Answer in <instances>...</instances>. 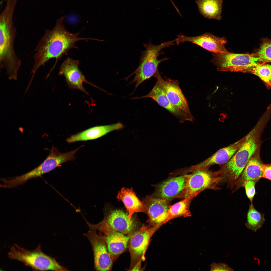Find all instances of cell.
Wrapping results in <instances>:
<instances>
[{
  "label": "cell",
  "mask_w": 271,
  "mask_h": 271,
  "mask_svg": "<svg viewBox=\"0 0 271 271\" xmlns=\"http://www.w3.org/2000/svg\"><path fill=\"white\" fill-rule=\"evenodd\" d=\"M124 126L123 124L120 122L94 126L72 135L66 139V141L68 143H71L77 142L95 140L111 131L121 129Z\"/></svg>",
  "instance_id": "obj_20"
},
{
  "label": "cell",
  "mask_w": 271,
  "mask_h": 271,
  "mask_svg": "<svg viewBox=\"0 0 271 271\" xmlns=\"http://www.w3.org/2000/svg\"><path fill=\"white\" fill-rule=\"evenodd\" d=\"M255 53L262 62H271V40L267 38L263 39Z\"/></svg>",
  "instance_id": "obj_27"
},
{
  "label": "cell",
  "mask_w": 271,
  "mask_h": 271,
  "mask_svg": "<svg viewBox=\"0 0 271 271\" xmlns=\"http://www.w3.org/2000/svg\"><path fill=\"white\" fill-rule=\"evenodd\" d=\"M160 227L143 224L132 234L128 245L131 258L129 269L140 261L145 260V254L151 238Z\"/></svg>",
  "instance_id": "obj_9"
},
{
  "label": "cell",
  "mask_w": 271,
  "mask_h": 271,
  "mask_svg": "<svg viewBox=\"0 0 271 271\" xmlns=\"http://www.w3.org/2000/svg\"><path fill=\"white\" fill-rule=\"evenodd\" d=\"M223 0H196L199 11L204 17L209 19L220 20Z\"/></svg>",
  "instance_id": "obj_23"
},
{
  "label": "cell",
  "mask_w": 271,
  "mask_h": 271,
  "mask_svg": "<svg viewBox=\"0 0 271 271\" xmlns=\"http://www.w3.org/2000/svg\"><path fill=\"white\" fill-rule=\"evenodd\" d=\"M105 217L100 222L94 225L106 227L125 235L132 234L136 231L137 223L132 217L129 218L128 212L120 209L106 210Z\"/></svg>",
  "instance_id": "obj_10"
},
{
  "label": "cell",
  "mask_w": 271,
  "mask_h": 271,
  "mask_svg": "<svg viewBox=\"0 0 271 271\" xmlns=\"http://www.w3.org/2000/svg\"><path fill=\"white\" fill-rule=\"evenodd\" d=\"M190 174H184L167 179L155 186L152 196L170 200L175 198L185 187Z\"/></svg>",
  "instance_id": "obj_17"
},
{
  "label": "cell",
  "mask_w": 271,
  "mask_h": 271,
  "mask_svg": "<svg viewBox=\"0 0 271 271\" xmlns=\"http://www.w3.org/2000/svg\"><path fill=\"white\" fill-rule=\"evenodd\" d=\"M8 257L22 262L34 270H68L54 258L43 252L40 244L33 250H29L14 244L8 252Z\"/></svg>",
  "instance_id": "obj_6"
},
{
  "label": "cell",
  "mask_w": 271,
  "mask_h": 271,
  "mask_svg": "<svg viewBox=\"0 0 271 271\" xmlns=\"http://www.w3.org/2000/svg\"><path fill=\"white\" fill-rule=\"evenodd\" d=\"M177 45L186 42L192 43L214 53H229L225 47L227 41L224 37H219L209 33L198 36L190 37L182 34L177 35L175 39Z\"/></svg>",
  "instance_id": "obj_12"
},
{
  "label": "cell",
  "mask_w": 271,
  "mask_h": 271,
  "mask_svg": "<svg viewBox=\"0 0 271 271\" xmlns=\"http://www.w3.org/2000/svg\"><path fill=\"white\" fill-rule=\"evenodd\" d=\"M117 198L124 204L130 218L135 213H145L146 208L144 202L140 200L132 188H122L119 191Z\"/></svg>",
  "instance_id": "obj_22"
},
{
  "label": "cell",
  "mask_w": 271,
  "mask_h": 271,
  "mask_svg": "<svg viewBox=\"0 0 271 271\" xmlns=\"http://www.w3.org/2000/svg\"><path fill=\"white\" fill-rule=\"evenodd\" d=\"M248 73L258 77L265 83L267 87H271V65L265 63H258L252 67Z\"/></svg>",
  "instance_id": "obj_26"
},
{
  "label": "cell",
  "mask_w": 271,
  "mask_h": 271,
  "mask_svg": "<svg viewBox=\"0 0 271 271\" xmlns=\"http://www.w3.org/2000/svg\"><path fill=\"white\" fill-rule=\"evenodd\" d=\"M192 173L185 187L175 198L183 199L191 195L197 196L207 189L217 190L221 189L217 185L222 179L217 171L213 172L207 169Z\"/></svg>",
  "instance_id": "obj_8"
},
{
  "label": "cell",
  "mask_w": 271,
  "mask_h": 271,
  "mask_svg": "<svg viewBox=\"0 0 271 271\" xmlns=\"http://www.w3.org/2000/svg\"><path fill=\"white\" fill-rule=\"evenodd\" d=\"M142 261L141 260L136 263L130 269L131 270H142L141 267V263Z\"/></svg>",
  "instance_id": "obj_31"
},
{
  "label": "cell",
  "mask_w": 271,
  "mask_h": 271,
  "mask_svg": "<svg viewBox=\"0 0 271 271\" xmlns=\"http://www.w3.org/2000/svg\"><path fill=\"white\" fill-rule=\"evenodd\" d=\"M170 200L148 196L143 199L146 213L148 218L147 222L153 226L161 227L166 223L167 213L169 209Z\"/></svg>",
  "instance_id": "obj_14"
},
{
  "label": "cell",
  "mask_w": 271,
  "mask_h": 271,
  "mask_svg": "<svg viewBox=\"0 0 271 271\" xmlns=\"http://www.w3.org/2000/svg\"><path fill=\"white\" fill-rule=\"evenodd\" d=\"M15 9L12 5H6L0 16V67L11 77L17 75L22 64L15 48L17 35L13 20Z\"/></svg>",
  "instance_id": "obj_2"
},
{
  "label": "cell",
  "mask_w": 271,
  "mask_h": 271,
  "mask_svg": "<svg viewBox=\"0 0 271 271\" xmlns=\"http://www.w3.org/2000/svg\"><path fill=\"white\" fill-rule=\"evenodd\" d=\"M97 230L103 233L107 248L113 261L126 249L132 234L126 235L106 227H100Z\"/></svg>",
  "instance_id": "obj_18"
},
{
  "label": "cell",
  "mask_w": 271,
  "mask_h": 271,
  "mask_svg": "<svg viewBox=\"0 0 271 271\" xmlns=\"http://www.w3.org/2000/svg\"><path fill=\"white\" fill-rule=\"evenodd\" d=\"M79 61L68 57L60 66L59 74L64 76L67 84L71 88L81 91L86 94L83 83L95 86L87 81L79 67Z\"/></svg>",
  "instance_id": "obj_16"
},
{
  "label": "cell",
  "mask_w": 271,
  "mask_h": 271,
  "mask_svg": "<svg viewBox=\"0 0 271 271\" xmlns=\"http://www.w3.org/2000/svg\"><path fill=\"white\" fill-rule=\"evenodd\" d=\"M256 183L253 181H248L245 183L244 186L245 188L247 196L251 202H252L255 194V185Z\"/></svg>",
  "instance_id": "obj_28"
},
{
  "label": "cell",
  "mask_w": 271,
  "mask_h": 271,
  "mask_svg": "<svg viewBox=\"0 0 271 271\" xmlns=\"http://www.w3.org/2000/svg\"><path fill=\"white\" fill-rule=\"evenodd\" d=\"M257 127L253 128L246 136L244 143L227 163L221 165L217 171L222 180L226 181L227 187L233 188L250 159L258 147Z\"/></svg>",
  "instance_id": "obj_3"
},
{
  "label": "cell",
  "mask_w": 271,
  "mask_h": 271,
  "mask_svg": "<svg viewBox=\"0 0 271 271\" xmlns=\"http://www.w3.org/2000/svg\"><path fill=\"white\" fill-rule=\"evenodd\" d=\"M211 270L214 271L231 270V268L224 264L214 263L211 266Z\"/></svg>",
  "instance_id": "obj_30"
},
{
  "label": "cell",
  "mask_w": 271,
  "mask_h": 271,
  "mask_svg": "<svg viewBox=\"0 0 271 271\" xmlns=\"http://www.w3.org/2000/svg\"><path fill=\"white\" fill-rule=\"evenodd\" d=\"M245 136L228 146L220 149L210 157L200 163L187 169L186 172L209 169L214 165H222L227 163L242 145Z\"/></svg>",
  "instance_id": "obj_15"
},
{
  "label": "cell",
  "mask_w": 271,
  "mask_h": 271,
  "mask_svg": "<svg viewBox=\"0 0 271 271\" xmlns=\"http://www.w3.org/2000/svg\"><path fill=\"white\" fill-rule=\"evenodd\" d=\"M65 17L61 16L57 19L52 29L45 30L33 50V72L35 73L50 59L55 58L57 61L66 55L71 49L78 48L75 43L78 41L90 39L98 41L96 39L79 37L81 31L73 34L67 31L63 24Z\"/></svg>",
  "instance_id": "obj_1"
},
{
  "label": "cell",
  "mask_w": 271,
  "mask_h": 271,
  "mask_svg": "<svg viewBox=\"0 0 271 271\" xmlns=\"http://www.w3.org/2000/svg\"><path fill=\"white\" fill-rule=\"evenodd\" d=\"M80 148L79 147L73 151L61 153L52 146L46 159L38 166L22 175L5 178L4 182L5 187L8 188H15L24 184L30 179L40 177L60 166L62 164L69 161H74L76 158L75 154Z\"/></svg>",
  "instance_id": "obj_5"
},
{
  "label": "cell",
  "mask_w": 271,
  "mask_h": 271,
  "mask_svg": "<svg viewBox=\"0 0 271 271\" xmlns=\"http://www.w3.org/2000/svg\"><path fill=\"white\" fill-rule=\"evenodd\" d=\"M175 40L168 41L158 45L152 44L151 41L147 44H143L145 49L141 52L140 63L136 69L125 79H127L135 74L130 83H135V90L144 81L153 77L158 70V67L162 62L168 59L165 58L159 59V56L163 49L174 44Z\"/></svg>",
  "instance_id": "obj_4"
},
{
  "label": "cell",
  "mask_w": 271,
  "mask_h": 271,
  "mask_svg": "<svg viewBox=\"0 0 271 271\" xmlns=\"http://www.w3.org/2000/svg\"><path fill=\"white\" fill-rule=\"evenodd\" d=\"M144 98L152 99L159 105L164 108L175 116L181 123L186 121L192 122L194 118L183 110L173 105L168 99L165 91L160 84L157 81L151 91L147 95L133 99Z\"/></svg>",
  "instance_id": "obj_19"
},
{
  "label": "cell",
  "mask_w": 271,
  "mask_h": 271,
  "mask_svg": "<svg viewBox=\"0 0 271 271\" xmlns=\"http://www.w3.org/2000/svg\"><path fill=\"white\" fill-rule=\"evenodd\" d=\"M264 215L257 211L251 202L247 213L246 226L248 229L256 232L261 228L265 220Z\"/></svg>",
  "instance_id": "obj_25"
},
{
  "label": "cell",
  "mask_w": 271,
  "mask_h": 271,
  "mask_svg": "<svg viewBox=\"0 0 271 271\" xmlns=\"http://www.w3.org/2000/svg\"><path fill=\"white\" fill-rule=\"evenodd\" d=\"M85 235L88 238L92 247L96 270L101 271L111 270L113 261L103 235H98L96 230L91 229Z\"/></svg>",
  "instance_id": "obj_11"
},
{
  "label": "cell",
  "mask_w": 271,
  "mask_h": 271,
  "mask_svg": "<svg viewBox=\"0 0 271 271\" xmlns=\"http://www.w3.org/2000/svg\"><path fill=\"white\" fill-rule=\"evenodd\" d=\"M153 77L162 87L171 103L175 107L193 116L187 101L179 87L178 81L170 79H163L158 70Z\"/></svg>",
  "instance_id": "obj_13"
},
{
  "label": "cell",
  "mask_w": 271,
  "mask_h": 271,
  "mask_svg": "<svg viewBox=\"0 0 271 271\" xmlns=\"http://www.w3.org/2000/svg\"><path fill=\"white\" fill-rule=\"evenodd\" d=\"M211 62L218 71L248 72L253 66L263 63L256 53H213Z\"/></svg>",
  "instance_id": "obj_7"
},
{
  "label": "cell",
  "mask_w": 271,
  "mask_h": 271,
  "mask_svg": "<svg viewBox=\"0 0 271 271\" xmlns=\"http://www.w3.org/2000/svg\"><path fill=\"white\" fill-rule=\"evenodd\" d=\"M262 165L257 158L253 156L235 183L233 192L244 187L248 181H253L256 183L262 178Z\"/></svg>",
  "instance_id": "obj_21"
},
{
  "label": "cell",
  "mask_w": 271,
  "mask_h": 271,
  "mask_svg": "<svg viewBox=\"0 0 271 271\" xmlns=\"http://www.w3.org/2000/svg\"><path fill=\"white\" fill-rule=\"evenodd\" d=\"M262 169L263 177L271 181V163L268 164H262Z\"/></svg>",
  "instance_id": "obj_29"
},
{
  "label": "cell",
  "mask_w": 271,
  "mask_h": 271,
  "mask_svg": "<svg viewBox=\"0 0 271 271\" xmlns=\"http://www.w3.org/2000/svg\"><path fill=\"white\" fill-rule=\"evenodd\" d=\"M196 196L194 195H190L180 201L170 205L167 213L166 223L176 218L191 216L190 206L192 200Z\"/></svg>",
  "instance_id": "obj_24"
}]
</instances>
